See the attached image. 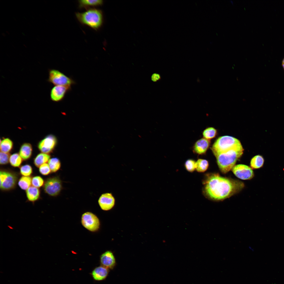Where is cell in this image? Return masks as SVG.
I'll use <instances>...</instances> for the list:
<instances>
[{"label": "cell", "instance_id": "cell-1", "mask_svg": "<svg viewBox=\"0 0 284 284\" xmlns=\"http://www.w3.org/2000/svg\"><path fill=\"white\" fill-rule=\"evenodd\" d=\"M211 150L220 169L224 173L232 170L244 151L238 139L228 136L219 138L213 144Z\"/></svg>", "mask_w": 284, "mask_h": 284}, {"label": "cell", "instance_id": "cell-2", "mask_svg": "<svg viewBox=\"0 0 284 284\" xmlns=\"http://www.w3.org/2000/svg\"><path fill=\"white\" fill-rule=\"evenodd\" d=\"M203 183L205 195L215 201L229 197L241 191L244 186L241 181L221 176L217 173L207 174Z\"/></svg>", "mask_w": 284, "mask_h": 284}, {"label": "cell", "instance_id": "cell-3", "mask_svg": "<svg viewBox=\"0 0 284 284\" xmlns=\"http://www.w3.org/2000/svg\"><path fill=\"white\" fill-rule=\"evenodd\" d=\"M75 15L82 24L88 26L96 31L99 29L103 23V13L98 9L90 8L84 12L76 13Z\"/></svg>", "mask_w": 284, "mask_h": 284}, {"label": "cell", "instance_id": "cell-4", "mask_svg": "<svg viewBox=\"0 0 284 284\" xmlns=\"http://www.w3.org/2000/svg\"><path fill=\"white\" fill-rule=\"evenodd\" d=\"M18 178V175L16 173L7 169H1V189L3 191H8L14 189L16 186Z\"/></svg>", "mask_w": 284, "mask_h": 284}, {"label": "cell", "instance_id": "cell-5", "mask_svg": "<svg viewBox=\"0 0 284 284\" xmlns=\"http://www.w3.org/2000/svg\"><path fill=\"white\" fill-rule=\"evenodd\" d=\"M48 82L54 85H62L71 87L75 84V82L71 78L65 75L59 71L55 69L49 70Z\"/></svg>", "mask_w": 284, "mask_h": 284}, {"label": "cell", "instance_id": "cell-6", "mask_svg": "<svg viewBox=\"0 0 284 284\" xmlns=\"http://www.w3.org/2000/svg\"><path fill=\"white\" fill-rule=\"evenodd\" d=\"M62 188V181L57 176H52L47 178L45 181L43 186L44 192L52 196L58 195Z\"/></svg>", "mask_w": 284, "mask_h": 284}, {"label": "cell", "instance_id": "cell-7", "mask_svg": "<svg viewBox=\"0 0 284 284\" xmlns=\"http://www.w3.org/2000/svg\"><path fill=\"white\" fill-rule=\"evenodd\" d=\"M81 222L83 226L92 232H95L99 228L100 222L97 217L91 212H88L82 215Z\"/></svg>", "mask_w": 284, "mask_h": 284}, {"label": "cell", "instance_id": "cell-8", "mask_svg": "<svg viewBox=\"0 0 284 284\" xmlns=\"http://www.w3.org/2000/svg\"><path fill=\"white\" fill-rule=\"evenodd\" d=\"M234 174L237 178L243 180L251 179L254 176L251 168L243 164L235 165L232 169Z\"/></svg>", "mask_w": 284, "mask_h": 284}, {"label": "cell", "instance_id": "cell-9", "mask_svg": "<svg viewBox=\"0 0 284 284\" xmlns=\"http://www.w3.org/2000/svg\"><path fill=\"white\" fill-rule=\"evenodd\" d=\"M57 143L56 137L53 135H49L39 142L38 148L42 153L48 154L52 151Z\"/></svg>", "mask_w": 284, "mask_h": 284}, {"label": "cell", "instance_id": "cell-10", "mask_svg": "<svg viewBox=\"0 0 284 284\" xmlns=\"http://www.w3.org/2000/svg\"><path fill=\"white\" fill-rule=\"evenodd\" d=\"M71 89V87L67 86L56 85L54 86L50 91V99L52 101L56 102L62 101Z\"/></svg>", "mask_w": 284, "mask_h": 284}, {"label": "cell", "instance_id": "cell-11", "mask_svg": "<svg viewBox=\"0 0 284 284\" xmlns=\"http://www.w3.org/2000/svg\"><path fill=\"white\" fill-rule=\"evenodd\" d=\"M99 205L103 210L108 211L114 206L115 199L111 193H106L102 194L98 200Z\"/></svg>", "mask_w": 284, "mask_h": 284}, {"label": "cell", "instance_id": "cell-12", "mask_svg": "<svg viewBox=\"0 0 284 284\" xmlns=\"http://www.w3.org/2000/svg\"><path fill=\"white\" fill-rule=\"evenodd\" d=\"M101 264L105 267L112 269L115 266L116 261L113 253L110 251H107L101 255L100 257Z\"/></svg>", "mask_w": 284, "mask_h": 284}, {"label": "cell", "instance_id": "cell-13", "mask_svg": "<svg viewBox=\"0 0 284 284\" xmlns=\"http://www.w3.org/2000/svg\"><path fill=\"white\" fill-rule=\"evenodd\" d=\"M210 140L204 138L200 139L194 143L193 147V152L198 155H202L206 153L209 147Z\"/></svg>", "mask_w": 284, "mask_h": 284}, {"label": "cell", "instance_id": "cell-14", "mask_svg": "<svg viewBox=\"0 0 284 284\" xmlns=\"http://www.w3.org/2000/svg\"><path fill=\"white\" fill-rule=\"evenodd\" d=\"M108 269L103 266L96 268L92 272L93 278L97 281H101L105 279L108 274Z\"/></svg>", "mask_w": 284, "mask_h": 284}, {"label": "cell", "instance_id": "cell-15", "mask_svg": "<svg viewBox=\"0 0 284 284\" xmlns=\"http://www.w3.org/2000/svg\"><path fill=\"white\" fill-rule=\"evenodd\" d=\"M26 194L28 200L34 203L39 199L40 193L38 188L31 186L26 190Z\"/></svg>", "mask_w": 284, "mask_h": 284}, {"label": "cell", "instance_id": "cell-16", "mask_svg": "<svg viewBox=\"0 0 284 284\" xmlns=\"http://www.w3.org/2000/svg\"><path fill=\"white\" fill-rule=\"evenodd\" d=\"M32 152V148L31 144L24 143L21 146L19 152V154L23 160H26L31 157Z\"/></svg>", "mask_w": 284, "mask_h": 284}, {"label": "cell", "instance_id": "cell-17", "mask_svg": "<svg viewBox=\"0 0 284 284\" xmlns=\"http://www.w3.org/2000/svg\"><path fill=\"white\" fill-rule=\"evenodd\" d=\"M80 8H88L101 6L103 3L102 0H81L78 1Z\"/></svg>", "mask_w": 284, "mask_h": 284}, {"label": "cell", "instance_id": "cell-18", "mask_svg": "<svg viewBox=\"0 0 284 284\" xmlns=\"http://www.w3.org/2000/svg\"><path fill=\"white\" fill-rule=\"evenodd\" d=\"M50 158V155L48 154L40 153L34 159V164L36 167L39 168L42 164L48 162Z\"/></svg>", "mask_w": 284, "mask_h": 284}, {"label": "cell", "instance_id": "cell-19", "mask_svg": "<svg viewBox=\"0 0 284 284\" xmlns=\"http://www.w3.org/2000/svg\"><path fill=\"white\" fill-rule=\"evenodd\" d=\"M264 162L265 159L262 156L257 155L251 159L250 161V166L252 169H259L263 166Z\"/></svg>", "mask_w": 284, "mask_h": 284}, {"label": "cell", "instance_id": "cell-20", "mask_svg": "<svg viewBox=\"0 0 284 284\" xmlns=\"http://www.w3.org/2000/svg\"><path fill=\"white\" fill-rule=\"evenodd\" d=\"M13 144L12 141L8 138H4L1 142L0 151L1 152L9 153L12 150Z\"/></svg>", "mask_w": 284, "mask_h": 284}, {"label": "cell", "instance_id": "cell-21", "mask_svg": "<svg viewBox=\"0 0 284 284\" xmlns=\"http://www.w3.org/2000/svg\"><path fill=\"white\" fill-rule=\"evenodd\" d=\"M32 180V178L30 176H23L19 180L18 184L21 189L26 190L31 186Z\"/></svg>", "mask_w": 284, "mask_h": 284}, {"label": "cell", "instance_id": "cell-22", "mask_svg": "<svg viewBox=\"0 0 284 284\" xmlns=\"http://www.w3.org/2000/svg\"><path fill=\"white\" fill-rule=\"evenodd\" d=\"M48 164L52 173L57 172L60 169L61 166L60 160L57 158L50 159L48 162Z\"/></svg>", "mask_w": 284, "mask_h": 284}, {"label": "cell", "instance_id": "cell-23", "mask_svg": "<svg viewBox=\"0 0 284 284\" xmlns=\"http://www.w3.org/2000/svg\"><path fill=\"white\" fill-rule=\"evenodd\" d=\"M209 166V162L206 160L199 159L196 161V169L199 172H205L207 170Z\"/></svg>", "mask_w": 284, "mask_h": 284}, {"label": "cell", "instance_id": "cell-24", "mask_svg": "<svg viewBox=\"0 0 284 284\" xmlns=\"http://www.w3.org/2000/svg\"><path fill=\"white\" fill-rule=\"evenodd\" d=\"M23 160L19 154L15 153L10 155L9 162L12 166L18 167L21 166Z\"/></svg>", "mask_w": 284, "mask_h": 284}, {"label": "cell", "instance_id": "cell-25", "mask_svg": "<svg viewBox=\"0 0 284 284\" xmlns=\"http://www.w3.org/2000/svg\"><path fill=\"white\" fill-rule=\"evenodd\" d=\"M217 134V130L214 128L210 127L205 129L202 132L203 138L210 140L214 138Z\"/></svg>", "mask_w": 284, "mask_h": 284}, {"label": "cell", "instance_id": "cell-26", "mask_svg": "<svg viewBox=\"0 0 284 284\" xmlns=\"http://www.w3.org/2000/svg\"><path fill=\"white\" fill-rule=\"evenodd\" d=\"M20 173L23 176H30L33 173L32 168L29 164L23 165L20 168Z\"/></svg>", "mask_w": 284, "mask_h": 284}, {"label": "cell", "instance_id": "cell-27", "mask_svg": "<svg viewBox=\"0 0 284 284\" xmlns=\"http://www.w3.org/2000/svg\"><path fill=\"white\" fill-rule=\"evenodd\" d=\"M44 183L42 178L39 176H34L32 178V186L39 188L43 186Z\"/></svg>", "mask_w": 284, "mask_h": 284}, {"label": "cell", "instance_id": "cell-28", "mask_svg": "<svg viewBox=\"0 0 284 284\" xmlns=\"http://www.w3.org/2000/svg\"><path fill=\"white\" fill-rule=\"evenodd\" d=\"M184 165L185 169L189 172H193L196 169V161L192 159L187 160L185 161Z\"/></svg>", "mask_w": 284, "mask_h": 284}, {"label": "cell", "instance_id": "cell-29", "mask_svg": "<svg viewBox=\"0 0 284 284\" xmlns=\"http://www.w3.org/2000/svg\"><path fill=\"white\" fill-rule=\"evenodd\" d=\"M39 170L40 173L43 175H47L51 172L48 164L46 163L41 165L39 167Z\"/></svg>", "mask_w": 284, "mask_h": 284}, {"label": "cell", "instance_id": "cell-30", "mask_svg": "<svg viewBox=\"0 0 284 284\" xmlns=\"http://www.w3.org/2000/svg\"><path fill=\"white\" fill-rule=\"evenodd\" d=\"M9 153H6L2 152L0 154V164L1 165H4L8 163L10 157Z\"/></svg>", "mask_w": 284, "mask_h": 284}, {"label": "cell", "instance_id": "cell-31", "mask_svg": "<svg viewBox=\"0 0 284 284\" xmlns=\"http://www.w3.org/2000/svg\"><path fill=\"white\" fill-rule=\"evenodd\" d=\"M161 79V76L159 74L154 73L151 75V79L153 82H156L160 80Z\"/></svg>", "mask_w": 284, "mask_h": 284}, {"label": "cell", "instance_id": "cell-32", "mask_svg": "<svg viewBox=\"0 0 284 284\" xmlns=\"http://www.w3.org/2000/svg\"><path fill=\"white\" fill-rule=\"evenodd\" d=\"M282 66L284 69V58L283 59L282 62Z\"/></svg>", "mask_w": 284, "mask_h": 284}]
</instances>
